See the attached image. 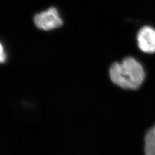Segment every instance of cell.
<instances>
[{"instance_id":"obj_1","label":"cell","mask_w":155,"mask_h":155,"mask_svg":"<svg viewBox=\"0 0 155 155\" xmlns=\"http://www.w3.org/2000/svg\"><path fill=\"white\" fill-rule=\"evenodd\" d=\"M109 75L111 81L120 87L132 90L138 89L145 77L143 67L132 57L125 58L121 63H113Z\"/></svg>"},{"instance_id":"obj_2","label":"cell","mask_w":155,"mask_h":155,"mask_svg":"<svg viewBox=\"0 0 155 155\" xmlns=\"http://www.w3.org/2000/svg\"><path fill=\"white\" fill-rule=\"evenodd\" d=\"M34 22L38 28L44 31L59 28L63 24L59 12L55 8H50L47 11L36 15Z\"/></svg>"},{"instance_id":"obj_3","label":"cell","mask_w":155,"mask_h":155,"mask_svg":"<svg viewBox=\"0 0 155 155\" xmlns=\"http://www.w3.org/2000/svg\"><path fill=\"white\" fill-rule=\"evenodd\" d=\"M139 48L145 53L155 52V29L150 26L140 29L137 35Z\"/></svg>"},{"instance_id":"obj_4","label":"cell","mask_w":155,"mask_h":155,"mask_svg":"<svg viewBox=\"0 0 155 155\" xmlns=\"http://www.w3.org/2000/svg\"><path fill=\"white\" fill-rule=\"evenodd\" d=\"M145 152L147 155H155V125L145 135Z\"/></svg>"},{"instance_id":"obj_5","label":"cell","mask_w":155,"mask_h":155,"mask_svg":"<svg viewBox=\"0 0 155 155\" xmlns=\"http://www.w3.org/2000/svg\"><path fill=\"white\" fill-rule=\"evenodd\" d=\"M6 55L4 48L1 44H0V63H3L5 61Z\"/></svg>"}]
</instances>
